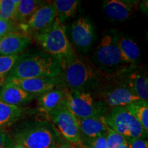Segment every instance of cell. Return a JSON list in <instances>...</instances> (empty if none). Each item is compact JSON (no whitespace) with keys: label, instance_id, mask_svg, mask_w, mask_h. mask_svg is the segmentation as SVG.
I'll use <instances>...</instances> for the list:
<instances>
[{"label":"cell","instance_id":"4316f807","mask_svg":"<svg viewBox=\"0 0 148 148\" xmlns=\"http://www.w3.org/2000/svg\"><path fill=\"white\" fill-rule=\"evenodd\" d=\"M13 32H24L22 25L15 22L7 21L0 19V37Z\"/></svg>","mask_w":148,"mask_h":148},{"label":"cell","instance_id":"44dd1931","mask_svg":"<svg viewBox=\"0 0 148 148\" xmlns=\"http://www.w3.org/2000/svg\"><path fill=\"white\" fill-rule=\"evenodd\" d=\"M23 112L21 107L9 105L0 99V128L10 126L20 119Z\"/></svg>","mask_w":148,"mask_h":148},{"label":"cell","instance_id":"d6986e66","mask_svg":"<svg viewBox=\"0 0 148 148\" xmlns=\"http://www.w3.org/2000/svg\"><path fill=\"white\" fill-rule=\"evenodd\" d=\"M118 47L122 62L127 66L139 65L140 51L136 42L130 37L120 36L118 38Z\"/></svg>","mask_w":148,"mask_h":148},{"label":"cell","instance_id":"d4e9b609","mask_svg":"<svg viewBox=\"0 0 148 148\" xmlns=\"http://www.w3.org/2000/svg\"><path fill=\"white\" fill-rule=\"evenodd\" d=\"M18 0H0V19L15 22L16 4Z\"/></svg>","mask_w":148,"mask_h":148},{"label":"cell","instance_id":"9a60e30c","mask_svg":"<svg viewBox=\"0 0 148 148\" xmlns=\"http://www.w3.org/2000/svg\"><path fill=\"white\" fill-rule=\"evenodd\" d=\"M32 41L29 34L24 32H13L1 37L0 55H21Z\"/></svg>","mask_w":148,"mask_h":148},{"label":"cell","instance_id":"f1b7e54d","mask_svg":"<svg viewBox=\"0 0 148 148\" xmlns=\"http://www.w3.org/2000/svg\"><path fill=\"white\" fill-rule=\"evenodd\" d=\"M127 148H148V142L145 138L127 139Z\"/></svg>","mask_w":148,"mask_h":148},{"label":"cell","instance_id":"2e32d148","mask_svg":"<svg viewBox=\"0 0 148 148\" xmlns=\"http://www.w3.org/2000/svg\"><path fill=\"white\" fill-rule=\"evenodd\" d=\"M77 123L82 144H86L101 135L106 134L108 125L104 116L77 119Z\"/></svg>","mask_w":148,"mask_h":148},{"label":"cell","instance_id":"f546056e","mask_svg":"<svg viewBox=\"0 0 148 148\" xmlns=\"http://www.w3.org/2000/svg\"><path fill=\"white\" fill-rule=\"evenodd\" d=\"M84 145H89L93 148H108L106 134L101 135V136L90 140V142L84 144Z\"/></svg>","mask_w":148,"mask_h":148},{"label":"cell","instance_id":"ffe728a7","mask_svg":"<svg viewBox=\"0 0 148 148\" xmlns=\"http://www.w3.org/2000/svg\"><path fill=\"white\" fill-rule=\"evenodd\" d=\"M45 3V1L38 0H18L16 7L15 23L25 25L35 12Z\"/></svg>","mask_w":148,"mask_h":148},{"label":"cell","instance_id":"6da1fadb","mask_svg":"<svg viewBox=\"0 0 148 148\" xmlns=\"http://www.w3.org/2000/svg\"><path fill=\"white\" fill-rule=\"evenodd\" d=\"M62 79L69 90L95 94L111 75L99 69L91 60L74 53L61 63Z\"/></svg>","mask_w":148,"mask_h":148},{"label":"cell","instance_id":"5bb4252c","mask_svg":"<svg viewBox=\"0 0 148 148\" xmlns=\"http://www.w3.org/2000/svg\"><path fill=\"white\" fill-rule=\"evenodd\" d=\"M138 4V1L134 0H106L103 2V9L107 17L121 22L134 14Z\"/></svg>","mask_w":148,"mask_h":148},{"label":"cell","instance_id":"484cf974","mask_svg":"<svg viewBox=\"0 0 148 148\" xmlns=\"http://www.w3.org/2000/svg\"><path fill=\"white\" fill-rule=\"evenodd\" d=\"M106 137L108 148H116L123 144H126L127 142V139L124 136L110 128L108 126L107 127Z\"/></svg>","mask_w":148,"mask_h":148},{"label":"cell","instance_id":"3957f363","mask_svg":"<svg viewBox=\"0 0 148 148\" xmlns=\"http://www.w3.org/2000/svg\"><path fill=\"white\" fill-rule=\"evenodd\" d=\"M13 141L26 148H56L62 137L53 123L39 121L18 131Z\"/></svg>","mask_w":148,"mask_h":148},{"label":"cell","instance_id":"9c48e42d","mask_svg":"<svg viewBox=\"0 0 148 148\" xmlns=\"http://www.w3.org/2000/svg\"><path fill=\"white\" fill-rule=\"evenodd\" d=\"M59 134L75 148L82 147L77 119L66 107H59L48 114Z\"/></svg>","mask_w":148,"mask_h":148},{"label":"cell","instance_id":"30bf717a","mask_svg":"<svg viewBox=\"0 0 148 148\" xmlns=\"http://www.w3.org/2000/svg\"><path fill=\"white\" fill-rule=\"evenodd\" d=\"M5 82H11L35 97H39L42 94L56 88L66 87L62 77H37V78L19 79L7 77Z\"/></svg>","mask_w":148,"mask_h":148},{"label":"cell","instance_id":"e0dca14e","mask_svg":"<svg viewBox=\"0 0 148 148\" xmlns=\"http://www.w3.org/2000/svg\"><path fill=\"white\" fill-rule=\"evenodd\" d=\"M68 88L62 87L56 88L38 97L37 108L39 112L49 114L65 102Z\"/></svg>","mask_w":148,"mask_h":148},{"label":"cell","instance_id":"5b68a950","mask_svg":"<svg viewBox=\"0 0 148 148\" xmlns=\"http://www.w3.org/2000/svg\"><path fill=\"white\" fill-rule=\"evenodd\" d=\"M33 36L44 52L56 58L60 63L75 53L67 37L64 23L56 19L49 27Z\"/></svg>","mask_w":148,"mask_h":148},{"label":"cell","instance_id":"7c38bea8","mask_svg":"<svg viewBox=\"0 0 148 148\" xmlns=\"http://www.w3.org/2000/svg\"><path fill=\"white\" fill-rule=\"evenodd\" d=\"M71 38L76 47L82 51H87L93 45L95 38V30L91 22L85 17H79L71 26Z\"/></svg>","mask_w":148,"mask_h":148},{"label":"cell","instance_id":"603a6c76","mask_svg":"<svg viewBox=\"0 0 148 148\" xmlns=\"http://www.w3.org/2000/svg\"><path fill=\"white\" fill-rule=\"evenodd\" d=\"M132 116L143 127L146 134L148 133V102L138 101L125 107Z\"/></svg>","mask_w":148,"mask_h":148},{"label":"cell","instance_id":"ba28073f","mask_svg":"<svg viewBox=\"0 0 148 148\" xmlns=\"http://www.w3.org/2000/svg\"><path fill=\"white\" fill-rule=\"evenodd\" d=\"M107 125L126 139L145 138L147 136L139 123L125 107L111 108L104 116Z\"/></svg>","mask_w":148,"mask_h":148},{"label":"cell","instance_id":"8fae6325","mask_svg":"<svg viewBox=\"0 0 148 148\" xmlns=\"http://www.w3.org/2000/svg\"><path fill=\"white\" fill-rule=\"evenodd\" d=\"M129 89L140 100H148V78L147 71L140 65L128 66L116 74Z\"/></svg>","mask_w":148,"mask_h":148},{"label":"cell","instance_id":"7a4b0ae2","mask_svg":"<svg viewBox=\"0 0 148 148\" xmlns=\"http://www.w3.org/2000/svg\"><path fill=\"white\" fill-rule=\"evenodd\" d=\"M8 77L19 79L62 77L60 61L44 51H29L19 55Z\"/></svg>","mask_w":148,"mask_h":148},{"label":"cell","instance_id":"e575fe53","mask_svg":"<svg viewBox=\"0 0 148 148\" xmlns=\"http://www.w3.org/2000/svg\"><path fill=\"white\" fill-rule=\"evenodd\" d=\"M1 37H0V40H1Z\"/></svg>","mask_w":148,"mask_h":148},{"label":"cell","instance_id":"277c9868","mask_svg":"<svg viewBox=\"0 0 148 148\" xmlns=\"http://www.w3.org/2000/svg\"><path fill=\"white\" fill-rule=\"evenodd\" d=\"M119 34L111 29L103 35L92 53V62L101 71L114 75L128 66L122 62L118 47Z\"/></svg>","mask_w":148,"mask_h":148},{"label":"cell","instance_id":"4dcf8cb0","mask_svg":"<svg viewBox=\"0 0 148 148\" xmlns=\"http://www.w3.org/2000/svg\"><path fill=\"white\" fill-rule=\"evenodd\" d=\"M56 148H75L74 146H73L71 144L67 143L66 141H62L61 143L58 145Z\"/></svg>","mask_w":148,"mask_h":148},{"label":"cell","instance_id":"1f68e13d","mask_svg":"<svg viewBox=\"0 0 148 148\" xmlns=\"http://www.w3.org/2000/svg\"><path fill=\"white\" fill-rule=\"evenodd\" d=\"M12 148H26L24 146L21 145V144L18 143H16V142L13 141V144H12Z\"/></svg>","mask_w":148,"mask_h":148},{"label":"cell","instance_id":"836d02e7","mask_svg":"<svg viewBox=\"0 0 148 148\" xmlns=\"http://www.w3.org/2000/svg\"><path fill=\"white\" fill-rule=\"evenodd\" d=\"M116 148H127V145H126V144H123V145H120V146H119V147H116Z\"/></svg>","mask_w":148,"mask_h":148},{"label":"cell","instance_id":"4fadbf2b","mask_svg":"<svg viewBox=\"0 0 148 148\" xmlns=\"http://www.w3.org/2000/svg\"><path fill=\"white\" fill-rule=\"evenodd\" d=\"M56 13L52 2L45 3L37 10L25 25V32L31 36L42 32L52 25Z\"/></svg>","mask_w":148,"mask_h":148},{"label":"cell","instance_id":"d6a6232c","mask_svg":"<svg viewBox=\"0 0 148 148\" xmlns=\"http://www.w3.org/2000/svg\"><path fill=\"white\" fill-rule=\"evenodd\" d=\"M81 148H93V147H91V146L89 145H84V144H82V147Z\"/></svg>","mask_w":148,"mask_h":148},{"label":"cell","instance_id":"ac0fdd59","mask_svg":"<svg viewBox=\"0 0 148 148\" xmlns=\"http://www.w3.org/2000/svg\"><path fill=\"white\" fill-rule=\"evenodd\" d=\"M35 97L11 82H4L0 88V99L12 106L21 107L30 102Z\"/></svg>","mask_w":148,"mask_h":148},{"label":"cell","instance_id":"83f0119b","mask_svg":"<svg viewBox=\"0 0 148 148\" xmlns=\"http://www.w3.org/2000/svg\"><path fill=\"white\" fill-rule=\"evenodd\" d=\"M13 140L8 132L3 128H0V148H12Z\"/></svg>","mask_w":148,"mask_h":148},{"label":"cell","instance_id":"52a82bcc","mask_svg":"<svg viewBox=\"0 0 148 148\" xmlns=\"http://www.w3.org/2000/svg\"><path fill=\"white\" fill-rule=\"evenodd\" d=\"M94 96L102 101L109 110L125 107L140 100L116 75H111Z\"/></svg>","mask_w":148,"mask_h":148},{"label":"cell","instance_id":"7402d4cb","mask_svg":"<svg viewBox=\"0 0 148 148\" xmlns=\"http://www.w3.org/2000/svg\"><path fill=\"white\" fill-rule=\"evenodd\" d=\"M56 13L57 21L64 23L68 18L75 14L79 1L77 0H55L51 1Z\"/></svg>","mask_w":148,"mask_h":148},{"label":"cell","instance_id":"cb8c5ba5","mask_svg":"<svg viewBox=\"0 0 148 148\" xmlns=\"http://www.w3.org/2000/svg\"><path fill=\"white\" fill-rule=\"evenodd\" d=\"M19 56L0 55V86L4 84L5 79L8 77Z\"/></svg>","mask_w":148,"mask_h":148},{"label":"cell","instance_id":"8992f818","mask_svg":"<svg viewBox=\"0 0 148 148\" xmlns=\"http://www.w3.org/2000/svg\"><path fill=\"white\" fill-rule=\"evenodd\" d=\"M64 106L77 119L105 116L109 109L93 94L68 89Z\"/></svg>","mask_w":148,"mask_h":148}]
</instances>
